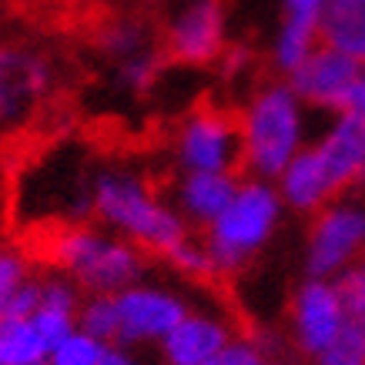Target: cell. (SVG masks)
<instances>
[{
    "label": "cell",
    "instance_id": "8fae6325",
    "mask_svg": "<svg viewBox=\"0 0 365 365\" xmlns=\"http://www.w3.org/2000/svg\"><path fill=\"white\" fill-rule=\"evenodd\" d=\"M118 302V345L144 342V339H168V332L188 312L175 295L151 292V288H124L114 292Z\"/></svg>",
    "mask_w": 365,
    "mask_h": 365
},
{
    "label": "cell",
    "instance_id": "52a82bcc",
    "mask_svg": "<svg viewBox=\"0 0 365 365\" xmlns=\"http://www.w3.org/2000/svg\"><path fill=\"white\" fill-rule=\"evenodd\" d=\"M225 51V4L222 0H188L168 24L165 57L175 64L205 67Z\"/></svg>",
    "mask_w": 365,
    "mask_h": 365
},
{
    "label": "cell",
    "instance_id": "3957f363",
    "mask_svg": "<svg viewBox=\"0 0 365 365\" xmlns=\"http://www.w3.org/2000/svg\"><path fill=\"white\" fill-rule=\"evenodd\" d=\"M245 141V175L252 178H282L292 158L299 155L302 141V111L299 94L292 84L275 81L258 91L242 114Z\"/></svg>",
    "mask_w": 365,
    "mask_h": 365
},
{
    "label": "cell",
    "instance_id": "7c38bea8",
    "mask_svg": "<svg viewBox=\"0 0 365 365\" xmlns=\"http://www.w3.org/2000/svg\"><path fill=\"white\" fill-rule=\"evenodd\" d=\"M325 0H285V17L275 41V67L292 74L312 54L319 41V21Z\"/></svg>",
    "mask_w": 365,
    "mask_h": 365
},
{
    "label": "cell",
    "instance_id": "cb8c5ba5",
    "mask_svg": "<svg viewBox=\"0 0 365 365\" xmlns=\"http://www.w3.org/2000/svg\"><path fill=\"white\" fill-rule=\"evenodd\" d=\"M319 365H365V332L345 322L339 339L319 355Z\"/></svg>",
    "mask_w": 365,
    "mask_h": 365
},
{
    "label": "cell",
    "instance_id": "44dd1931",
    "mask_svg": "<svg viewBox=\"0 0 365 365\" xmlns=\"http://www.w3.org/2000/svg\"><path fill=\"white\" fill-rule=\"evenodd\" d=\"M81 329L101 339V342H114L118 339V302H114V295H94L81 309Z\"/></svg>",
    "mask_w": 365,
    "mask_h": 365
},
{
    "label": "cell",
    "instance_id": "4fadbf2b",
    "mask_svg": "<svg viewBox=\"0 0 365 365\" xmlns=\"http://www.w3.org/2000/svg\"><path fill=\"white\" fill-rule=\"evenodd\" d=\"M228 345V332L218 322L185 315L165 339L168 365H208Z\"/></svg>",
    "mask_w": 365,
    "mask_h": 365
},
{
    "label": "cell",
    "instance_id": "4316f807",
    "mask_svg": "<svg viewBox=\"0 0 365 365\" xmlns=\"http://www.w3.org/2000/svg\"><path fill=\"white\" fill-rule=\"evenodd\" d=\"M342 111H352V114H359V118H365V71L355 78L352 88H349V94H345V101H342Z\"/></svg>",
    "mask_w": 365,
    "mask_h": 365
},
{
    "label": "cell",
    "instance_id": "484cf974",
    "mask_svg": "<svg viewBox=\"0 0 365 365\" xmlns=\"http://www.w3.org/2000/svg\"><path fill=\"white\" fill-rule=\"evenodd\" d=\"M208 365H265V355H262L258 342L245 339V342H228Z\"/></svg>",
    "mask_w": 365,
    "mask_h": 365
},
{
    "label": "cell",
    "instance_id": "f1b7e54d",
    "mask_svg": "<svg viewBox=\"0 0 365 365\" xmlns=\"http://www.w3.org/2000/svg\"><path fill=\"white\" fill-rule=\"evenodd\" d=\"M37 365H51V362H37Z\"/></svg>",
    "mask_w": 365,
    "mask_h": 365
},
{
    "label": "cell",
    "instance_id": "e0dca14e",
    "mask_svg": "<svg viewBox=\"0 0 365 365\" xmlns=\"http://www.w3.org/2000/svg\"><path fill=\"white\" fill-rule=\"evenodd\" d=\"M74 315H78V288L64 278H44L41 282V305L34 312V325L41 329L51 349L74 332Z\"/></svg>",
    "mask_w": 365,
    "mask_h": 365
},
{
    "label": "cell",
    "instance_id": "277c9868",
    "mask_svg": "<svg viewBox=\"0 0 365 365\" xmlns=\"http://www.w3.org/2000/svg\"><path fill=\"white\" fill-rule=\"evenodd\" d=\"M275 222H278V195L268 188L262 178H252V181L238 185L232 205L215 218V225H208L205 248L215 258V265L232 278L268 242Z\"/></svg>",
    "mask_w": 365,
    "mask_h": 365
},
{
    "label": "cell",
    "instance_id": "9a60e30c",
    "mask_svg": "<svg viewBox=\"0 0 365 365\" xmlns=\"http://www.w3.org/2000/svg\"><path fill=\"white\" fill-rule=\"evenodd\" d=\"M282 195H285V201L292 208L299 211H322L335 198L315 148H305V151H299L292 158V165L282 175Z\"/></svg>",
    "mask_w": 365,
    "mask_h": 365
},
{
    "label": "cell",
    "instance_id": "ba28073f",
    "mask_svg": "<svg viewBox=\"0 0 365 365\" xmlns=\"http://www.w3.org/2000/svg\"><path fill=\"white\" fill-rule=\"evenodd\" d=\"M54 84V67L44 54L17 44H0V128L21 124Z\"/></svg>",
    "mask_w": 365,
    "mask_h": 365
},
{
    "label": "cell",
    "instance_id": "d4e9b609",
    "mask_svg": "<svg viewBox=\"0 0 365 365\" xmlns=\"http://www.w3.org/2000/svg\"><path fill=\"white\" fill-rule=\"evenodd\" d=\"M339 292L345 302V322L365 332V262H359L339 278Z\"/></svg>",
    "mask_w": 365,
    "mask_h": 365
},
{
    "label": "cell",
    "instance_id": "6da1fadb",
    "mask_svg": "<svg viewBox=\"0 0 365 365\" xmlns=\"http://www.w3.org/2000/svg\"><path fill=\"white\" fill-rule=\"evenodd\" d=\"M21 248L31 262L61 268L98 295H114V292H124V285H134L148 258L134 242H114L88 225L71 222L44 225Z\"/></svg>",
    "mask_w": 365,
    "mask_h": 365
},
{
    "label": "cell",
    "instance_id": "5bb4252c",
    "mask_svg": "<svg viewBox=\"0 0 365 365\" xmlns=\"http://www.w3.org/2000/svg\"><path fill=\"white\" fill-rule=\"evenodd\" d=\"M238 191V175L225 171H188L181 181V208L198 225H215V218L232 205Z\"/></svg>",
    "mask_w": 365,
    "mask_h": 365
},
{
    "label": "cell",
    "instance_id": "ac0fdd59",
    "mask_svg": "<svg viewBox=\"0 0 365 365\" xmlns=\"http://www.w3.org/2000/svg\"><path fill=\"white\" fill-rule=\"evenodd\" d=\"M51 345L31 319H0V365H37L47 362Z\"/></svg>",
    "mask_w": 365,
    "mask_h": 365
},
{
    "label": "cell",
    "instance_id": "2e32d148",
    "mask_svg": "<svg viewBox=\"0 0 365 365\" xmlns=\"http://www.w3.org/2000/svg\"><path fill=\"white\" fill-rule=\"evenodd\" d=\"M319 37L365 64V0H325Z\"/></svg>",
    "mask_w": 365,
    "mask_h": 365
},
{
    "label": "cell",
    "instance_id": "7402d4cb",
    "mask_svg": "<svg viewBox=\"0 0 365 365\" xmlns=\"http://www.w3.org/2000/svg\"><path fill=\"white\" fill-rule=\"evenodd\" d=\"M101 352H104V342L88 335L84 329L81 332H71L64 342H57L47 355L51 365H98Z\"/></svg>",
    "mask_w": 365,
    "mask_h": 365
},
{
    "label": "cell",
    "instance_id": "9c48e42d",
    "mask_svg": "<svg viewBox=\"0 0 365 365\" xmlns=\"http://www.w3.org/2000/svg\"><path fill=\"white\" fill-rule=\"evenodd\" d=\"M345 329V302L339 285L325 278H309L292 302V332L302 355L319 359Z\"/></svg>",
    "mask_w": 365,
    "mask_h": 365
},
{
    "label": "cell",
    "instance_id": "603a6c76",
    "mask_svg": "<svg viewBox=\"0 0 365 365\" xmlns=\"http://www.w3.org/2000/svg\"><path fill=\"white\" fill-rule=\"evenodd\" d=\"M31 278V258L21 245H0V309Z\"/></svg>",
    "mask_w": 365,
    "mask_h": 365
},
{
    "label": "cell",
    "instance_id": "7a4b0ae2",
    "mask_svg": "<svg viewBox=\"0 0 365 365\" xmlns=\"http://www.w3.org/2000/svg\"><path fill=\"white\" fill-rule=\"evenodd\" d=\"M91 208L101 222L121 228L144 255L168 258L181 242H188V228L171 208L158 201L155 188L131 175L108 171L94 181Z\"/></svg>",
    "mask_w": 365,
    "mask_h": 365
},
{
    "label": "cell",
    "instance_id": "8992f818",
    "mask_svg": "<svg viewBox=\"0 0 365 365\" xmlns=\"http://www.w3.org/2000/svg\"><path fill=\"white\" fill-rule=\"evenodd\" d=\"M365 248V211L355 205H325L315 211L309 235V275L329 278L342 272Z\"/></svg>",
    "mask_w": 365,
    "mask_h": 365
},
{
    "label": "cell",
    "instance_id": "5b68a950",
    "mask_svg": "<svg viewBox=\"0 0 365 365\" xmlns=\"http://www.w3.org/2000/svg\"><path fill=\"white\" fill-rule=\"evenodd\" d=\"M178 161L185 171H245L242 118L215 104H201L178 128Z\"/></svg>",
    "mask_w": 365,
    "mask_h": 365
},
{
    "label": "cell",
    "instance_id": "d6986e66",
    "mask_svg": "<svg viewBox=\"0 0 365 365\" xmlns=\"http://www.w3.org/2000/svg\"><path fill=\"white\" fill-rule=\"evenodd\" d=\"M98 47L111 57L114 64H118V61H124V57H134V54H141V51H151L155 41H151V31H148L141 21H134V17H118V21H111V24H104V27H101Z\"/></svg>",
    "mask_w": 365,
    "mask_h": 365
},
{
    "label": "cell",
    "instance_id": "83f0119b",
    "mask_svg": "<svg viewBox=\"0 0 365 365\" xmlns=\"http://www.w3.org/2000/svg\"><path fill=\"white\" fill-rule=\"evenodd\" d=\"M98 365H138V362H134L128 352H121V349H108V345H104V352H101Z\"/></svg>",
    "mask_w": 365,
    "mask_h": 365
},
{
    "label": "cell",
    "instance_id": "30bf717a",
    "mask_svg": "<svg viewBox=\"0 0 365 365\" xmlns=\"http://www.w3.org/2000/svg\"><path fill=\"white\" fill-rule=\"evenodd\" d=\"M362 71H365L362 61L349 57L339 47L322 44V47H312V54L288 74V84H292V91L305 104L342 111L345 94H349V88L355 84V78Z\"/></svg>",
    "mask_w": 365,
    "mask_h": 365
},
{
    "label": "cell",
    "instance_id": "ffe728a7",
    "mask_svg": "<svg viewBox=\"0 0 365 365\" xmlns=\"http://www.w3.org/2000/svg\"><path fill=\"white\" fill-rule=\"evenodd\" d=\"M165 61H168L165 51H155V47L141 51V54H134V57H124V61H118V84L134 91V94H144L158 81Z\"/></svg>",
    "mask_w": 365,
    "mask_h": 365
}]
</instances>
